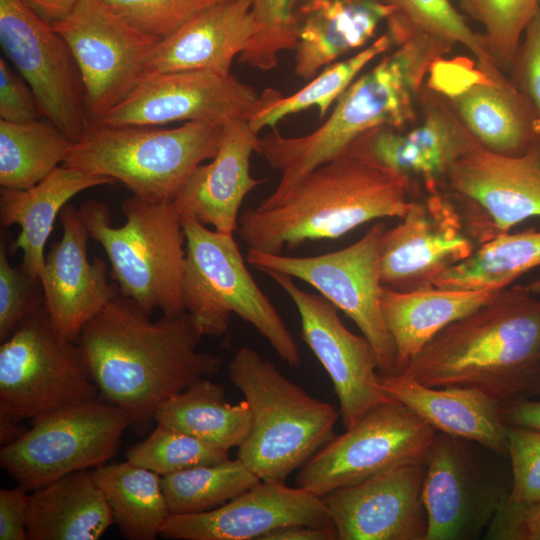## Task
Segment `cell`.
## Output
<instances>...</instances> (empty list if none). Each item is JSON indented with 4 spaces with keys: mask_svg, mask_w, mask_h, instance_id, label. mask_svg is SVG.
I'll list each match as a JSON object with an SVG mask.
<instances>
[{
    "mask_svg": "<svg viewBox=\"0 0 540 540\" xmlns=\"http://www.w3.org/2000/svg\"><path fill=\"white\" fill-rule=\"evenodd\" d=\"M203 336L187 311L154 321L118 293L77 343L101 397L127 412L131 428L144 434L162 403L221 368L219 357L198 351Z\"/></svg>",
    "mask_w": 540,
    "mask_h": 540,
    "instance_id": "6da1fadb",
    "label": "cell"
},
{
    "mask_svg": "<svg viewBox=\"0 0 540 540\" xmlns=\"http://www.w3.org/2000/svg\"><path fill=\"white\" fill-rule=\"evenodd\" d=\"M430 387H467L501 405L540 395V295L507 287L450 323L398 373Z\"/></svg>",
    "mask_w": 540,
    "mask_h": 540,
    "instance_id": "7a4b0ae2",
    "label": "cell"
},
{
    "mask_svg": "<svg viewBox=\"0 0 540 540\" xmlns=\"http://www.w3.org/2000/svg\"><path fill=\"white\" fill-rule=\"evenodd\" d=\"M439 58L431 42L410 38L360 73L338 98L330 116L313 132L288 137L273 130L259 137L256 153L280 173V181L258 206L277 203L310 172L342 156L368 130L413 125L427 78Z\"/></svg>",
    "mask_w": 540,
    "mask_h": 540,
    "instance_id": "3957f363",
    "label": "cell"
},
{
    "mask_svg": "<svg viewBox=\"0 0 540 540\" xmlns=\"http://www.w3.org/2000/svg\"><path fill=\"white\" fill-rule=\"evenodd\" d=\"M412 198L403 178L349 155L301 179L269 207L248 208L237 232L249 249L271 254L306 241L336 239L382 218H402Z\"/></svg>",
    "mask_w": 540,
    "mask_h": 540,
    "instance_id": "277c9868",
    "label": "cell"
},
{
    "mask_svg": "<svg viewBox=\"0 0 540 540\" xmlns=\"http://www.w3.org/2000/svg\"><path fill=\"white\" fill-rule=\"evenodd\" d=\"M228 374L251 411L237 458L262 481H285L335 436L336 408L312 397L254 349L240 347Z\"/></svg>",
    "mask_w": 540,
    "mask_h": 540,
    "instance_id": "5b68a950",
    "label": "cell"
},
{
    "mask_svg": "<svg viewBox=\"0 0 540 540\" xmlns=\"http://www.w3.org/2000/svg\"><path fill=\"white\" fill-rule=\"evenodd\" d=\"M90 237L104 249L119 293L152 314L185 312L186 237L173 202L132 195L122 203L126 221L112 226L109 206L88 200L78 208Z\"/></svg>",
    "mask_w": 540,
    "mask_h": 540,
    "instance_id": "8992f818",
    "label": "cell"
},
{
    "mask_svg": "<svg viewBox=\"0 0 540 540\" xmlns=\"http://www.w3.org/2000/svg\"><path fill=\"white\" fill-rule=\"evenodd\" d=\"M222 131L201 122L171 129L94 123L63 165L112 178L142 199L172 202L190 174L216 155Z\"/></svg>",
    "mask_w": 540,
    "mask_h": 540,
    "instance_id": "52a82bcc",
    "label": "cell"
},
{
    "mask_svg": "<svg viewBox=\"0 0 540 540\" xmlns=\"http://www.w3.org/2000/svg\"><path fill=\"white\" fill-rule=\"evenodd\" d=\"M181 217V216H180ZM186 237L183 302L205 335L227 332L232 314L250 323L292 367L298 345L282 317L249 272L234 234L181 217Z\"/></svg>",
    "mask_w": 540,
    "mask_h": 540,
    "instance_id": "ba28073f",
    "label": "cell"
},
{
    "mask_svg": "<svg viewBox=\"0 0 540 540\" xmlns=\"http://www.w3.org/2000/svg\"><path fill=\"white\" fill-rule=\"evenodd\" d=\"M0 344V417L32 421L98 398L77 341L58 330L44 305Z\"/></svg>",
    "mask_w": 540,
    "mask_h": 540,
    "instance_id": "9c48e42d",
    "label": "cell"
},
{
    "mask_svg": "<svg viewBox=\"0 0 540 540\" xmlns=\"http://www.w3.org/2000/svg\"><path fill=\"white\" fill-rule=\"evenodd\" d=\"M131 424L127 412L105 400L75 403L33 419L20 439L1 446L0 465L33 491L74 471L108 463Z\"/></svg>",
    "mask_w": 540,
    "mask_h": 540,
    "instance_id": "30bf717a",
    "label": "cell"
},
{
    "mask_svg": "<svg viewBox=\"0 0 540 540\" xmlns=\"http://www.w3.org/2000/svg\"><path fill=\"white\" fill-rule=\"evenodd\" d=\"M386 226L373 224L355 243L316 256L295 257L248 249L246 260L265 273L302 280L344 312L373 346L380 374L398 373L393 339L381 310L380 245Z\"/></svg>",
    "mask_w": 540,
    "mask_h": 540,
    "instance_id": "8fae6325",
    "label": "cell"
},
{
    "mask_svg": "<svg viewBox=\"0 0 540 540\" xmlns=\"http://www.w3.org/2000/svg\"><path fill=\"white\" fill-rule=\"evenodd\" d=\"M346 429L298 470V487L324 497L400 465L427 463L437 434L425 420L392 398L371 408Z\"/></svg>",
    "mask_w": 540,
    "mask_h": 540,
    "instance_id": "7c38bea8",
    "label": "cell"
},
{
    "mask_svg": "<svg viewBox=\"0 0 540 540\" xmlns=\"http://www.w3.org/2000/svg\"><path fill=\"white\" fill-rule=\"evenodd\" d=\"M53 26L70 46L79 66L90 124L100 121L135 88L159 41L104 0H79Z\"/></svg>",
    "mask_w": 540,
    "mask_h": 540,
    "instance_id": "4fadbf2b",
    "label": "cell"
},
{
    "mask_svg": "<svg viewBox=\"0 0 540 540\" xmlns=\"http://www.w3.org/2000/svg\"><path fill=\"white\" fill-rule=\"evenodd\" d=\"M0 43L42 115L78 141L90 123L81 72L63 36L22 0H0Z\"/></svg>",
    "mask_w": 540,
    "mask_h": 540,
    "instance_id": "5bb4252c",
    "label": "cell"
},
{
    "mask_svg": "<svg viewBox=\"0 0 540 540\" xmlns=\"http://www.w3.org/2000/svg\"><path fill=\"white\" fill-rule=\"evenodd\" d=\"M421 119L406 128L378 126L346 149L349 155L405 179L412 197L447 190L454 164L479 146L446 98L426 82L420 98Z\"/></svg>",
    "mask_w": 540,
    "mask_h": 540,
    "instance_id": "9a60e30c",
    "label": "cell"
},
{
    "mask_svg": "<svg viewBox=\"0 0 540 540\" xmlns=\"http://www.w3.org/2000/svg\"><path fill=\"white\" fill-rule=\"evenodd\" d=\"M446 188L477 245L540 217V142L520 156L479 145L454 164Z\"/></svg>",
    "mask_w": 540,
    "mask_h": 540,
    "instance_id": "2e32d148",
    "label": "cell"
},
{
    "mask_svg": "<svg viewBox=\"0 0 540 540\" xmlns=\"http://www.w3.org/2000/svg\"><path fill=\"white\" fill-rule=\"evenodd\" d=\"M259 104L257 91L231 73L153 72L145 74L130 94L97 123L111 126H162L173 122L223 125L236 117L249 119Z\"/></svg>",
    "mask_w": 540,
    "mask_h": 540,
    "instance_id": "e0dca14e",
    "label": "cell"
},
{
    "mask_svg": "<svg viewBox=\"0 0 540 540\" xmlns=\"http://www.w3.org/2000/svg\"><path fill=\"white\" fill-rule=\"evenodd\" d=\"M265 274L296 306L302 339L331 379L344 426H352L371 408L390 400L379 387L378 359L369 340L352 333L340 319L338 309L321 294L305 291L287 274Z\"/></svg>",
    "mask_w": 540,
    "mask_h": 540,
    "instance_id": "ac0fdd59",
    "label": "cell"
},
{
    "mask_svg": "<svg viewBox=\"0 0 540 540\" xmlns=\"http://www.w3.org/2000/svg\"><path fill=\"white\" fill-rule=\"evenodd\" d=\"M400 220L384 231L380 245L381 281L391 289L430 285L477 247L447 190L412 197Z\"/></svg>",
    "mask_w": 540,
    "mask_h": 540,
    "instance_id": "d6986e66",
    "label": "cell"
},
{
    "mask_svg": "<svg viewBox=\"0 0 540 540\" xmlns=\"http://www.w3.org/2000/svg\"><path fill=\"white\" fill-rule=\"evenodd\" d=\"M426 465H400L322 497L337 539L425 540Z\"/></svg>",
    "mask_w": 540,
    "mask_h": 540,
    "instance_id": "ffe728a7",
    "label": "cell"
},
{
    "mask_svg": "<svg viewBox=\"0 0 540 540\" xmlns=\"http://www.w3.org/2000/svg\"><path fill=\"white\" fill-rule=\"evenodd\" d=\"M293 524H333L322 497L285 481H260L226 504L200 513L170 514L160 536L173 540H260Z\"/></svg>",
    "mask_w": 540,
    "mask_h": 540,
    "instance_id": "44dd1931",
    "label": "cell"
},
{
    "mask_svg": "<svg viewBox=\"0 0 540 540\" xmlns=\"http://www.w3.org/2000/svg\"><path fill=\"white\" fill-rule=\"evenodd\" d=\"M63 233L45 256L40 281L44 306L55 326L77 341L83 327L118 293L108 282L106 263L88 259L89 231L79 209L66 204L61 210Z\"/></svg>",
    "mask_w": 540,
    "mask_h": 540,
    "instance_id": "7402d4cb",
    "label": "cell"
},
{
    "mask_svg": "<svg viewBox=\"0 0 540 540\" xmlns=\"http://www.w3.org/2000/svg\"><path fill=\"white\" fill-rule=\"evenodd\" d=\"M258 139L248 119L227 120L216 155L190 174L172 201L179 215L234 234L244 198L264 182L250 173V157Z\"/></svg>",
    "mask_w": 540,
    "mask_h": 540,
    "instance_id": "603a6c76",
    "label": "cell"
},
{
    "mask_svg": "<svg viewBox=\"0 0 540 540\" xmlns=\"http://www.w3.org/2000/svg\"><path fill=\"white\" fill-rule=\"evenodd\" d=\"M257 31L251 0L221 1L159 40L145 74L184 70L229 74L234 58L246 50Z\"/></svg>",
    "mask_w": 540,
    "mask_h": 540,
    "instance_id": "cb8c5ba5",
    "label": "cell"
},
{
    "mask_svg": "<svg viewBox=\"0 0 540 540\" xmlns=\"http://www.w3.org/2000/svg\"><path fill=\"white\" fill-rule=\"evenodd\" d=\"M392 13L385 0H299L292 17L295 75L310 81L321 68L362 50Z\"/></svg>",
    "mask_w": 540,
    "mask_h": 540,
    "instance_id": "d4e9b609",
    "label": "cell"
},
{
    "mask_svg": "<svg viewBox=\"0 0 540 540\" xmlns=\"http://www.w3.org/2000/svg\"><path fill=\"white\" fill-rule=\"evenodd\" d=\"M442 95L471 136L490 152L520 156L540 142L532 104L505 75L489 78L480 72Z\"/></svg>",
    "mask_w": 540,
    "mask_h": 540,
    "instance_id": "484cf974",
    "label": "cell"
},
{
    "mask_svg": "<svg viewBox=\"0 0 540 540\" xmlns=\"http://www.w3.org/2000/svg\"><path fill=\"white\" fill-rule=\"evenodd\" d=\"M379 387L437 432L496 452L507 451L508 425L501 404L483 392L467 387H430L403 374H379Z\"/></svg>",
    "mask_w": 540,
    "mask_h": 540,
    "instance_id": "4316f807",
    "label": "cell"
},
{
    "mask_svg": "<svg viewBox=\"0 0 540 540\" xmlns=\"http://www.w3.org/2000/svg\"><path fill=\"white\" fill-rule=\"evenodd\" d=\"M114 182L112 178L62 164L30 188L1 187L0 224L2 227H20L19 235L11 244V251L21 250L23 253L20 267L30 276L40 279L45 263V245L63 207L82 191Z\"/></svg>",
    "mask_w": 540,
    "mask_h": 540,
    "instance_id": "83f0119b",
    "label": "cell"
},
{
    "mask_svg": "<svg viewBox=\"0 0 540 540\" xmlns=\"http://www.w3.org/2000/svg\"><path fill=\"white\" fill-rule=\"evenodd\" d=\"M498 293L444 289L432 284L405 292L383 286L381 310L395 345L398 373L440 330Z\"/></svg>",
    "mask_w": 540,
    "mask_h": 540,
    "instance_id": "f1b7e54d",
    "label": "cell"
},
{
    "mask_svg": "<svg viewBox=\"0 0 540 540\" xmlns=\"http://www.w3.org/2000/svg\"><path fill=\"white\" fill-rule=\"evenodd\" d=\"M113 523L91 470L74 471L30 494L28 540H97Z\"/></svg>",
    "mask_w": 540,
    "mask_h": 540,
    "instance_id": "f546056e",
    "label": "cell"
},
{
    "mask_svg": "<svg viewBox=\"0 0 540 540\" xmlns=\"http://www.w3.org/2000/svg\"><path fill=\"white\" fill-rule=\"evenodd\" d=\"M463 439L437 432L431 447L422 497L427 515L425 540H452L469 530L476 486Z\"/></svg>",
    "mask_w": 540,
    "mask_h": 540,
    "instance_id": "4dcf8cb0",
    "label": "cell"
},
{
    "mask_svg": "<svg viewBox=\"0 0 540 540\" xmlns=\"http://www.w3.org/2000/svg\"><path fill=\"white\" fill-rule=\"evenodd\" d=\"M154 421L229 451L247 437L251 411L246 400L231 404L222 385L202 378L162 403Z\"/></svg>",
    "mask_w": 540,
    "mask_h": 540,
    "instance_id": "1f68e13d",
    "label": "cell"
},
{
    "mask_svg": "<svg viewBox=\"0 0 540 540\" xmlns=\"http://www.w3.org/2000/svg\"><path fill=\"white\" fill-rule=\"evenodd\" d=\"M91 472L124 538L154 540L160 536L171 514L160 475L127 460L105 463Z\"/></svg>",
    "mask_w": 540,
    "mask_h": 540,
    "instance_id": "d6a6232c",
    "label": "cell"
},
{
    "mask_svg": "<svg viewBox=\"0 0 540 540\" xmlns=\"http://www.w3.org/2000/svg\"><path fill=\"white\" fill-rule=\"evenodd\" d=\"M540 267V230L506 232L483 242L464 260L440 273L432 285L453 290L500 291Z\"/></svg>",
    "mask_w": 540,
    "mask_h": 540,
    "instance_id": "836d02e7",
    "label": "cell"
},
{
    "mask_svg": "<svg viewBox=\"0 0 540 540\" xmlns=\"http://www.w3.org/2000/svg\"><path fill=\"white\" fill-rule=\"evenodd\" d=\"M393 47L392 38L385 32L348 58L325 66L305 87L289 96L283 97L277 90L266 89L260 95L257 110L248 119L251 129L258 134L265 127L274 128L285 117L311 107L318 108L319 118L323 120L332 104L362 70Z\"/></svg>",
    "mask_w": 540,
    "mask_h": 540,
    "instance_id": "e575fe53",
    "label": "cell"
},
{
    "mask_svg": "<svg viewBox=\"0 0 540 540\" xmlns=\"http://www.w3.org/2000/svg\"><path fill=\"white\" fill-rule=\"evenodd\" d=\"M73 142L51 122L0 119V185L27 189L64 163Z\"/></svg>",
    "mask_w": 540,
    "mask_h": 540,
    "instance_id": "d590c367",
    "label": "cell"
},
{
    "mask_svg": "<svg viewBox=\"0 0 540 540\" xmlns=\"http://www.w3.org/2000/svg\"><path fill=\"white\" fill-rule=\"evenodd\" d=\"M393 8L386 20L387 33L395 44L413 32L465 47L476 60L477 69L489 78L504 73L492 56L484 34L473 31L450 0H385Z\"/></svg>",
    "mask_w": 540,
    "mask_h": 540,
    "instance_id": "8d00e7d4",
    "label": "cell"
},
{
    "mask_svg": "<svg viewBox=\"0 0 540 540\" xmlns=\"http://www.w3.org/2000/svg\"><path fill=\"white\" fill-rule=\"evenodd\" d=\"M171 514L218 508L256 486L261 479L239 458L197 466L162 477Z\"/></svg>",
    "mask_w": 540,
    "mask_h": 540,
    "instance_id": "74e56055",
    "label": "cell"
},
{
    "mask_svg": "<svg viewBox=\"0 0 540 540\" xmlns=\"http://www.w3.org/2000/svg\"><path fill=\"white\" fill-rule=\"evenodd\" d=\"M228 451L184 432L157 424L143 441L129 447L126 460L161 477L197 466L227 461Z\"/></svg>",
    "mask_w": 540,
    "mask_h": 540,
    "instance_id": "f35d334b",
    "label": "cell"
},
{
    "mask_svg": "<svg viewBox=\"0 0 540 540\" xmlns=\"http://www.w3.org/2000/svg\"><path fill=\"white\" fill-rule=\"evenodd\" d=\"M538 1L458 0L464 12L483 26L488 48L502 70L510 69Z\"/></svg>",
    "mask_w": 540,
    "mask_h": 540,
    "instance_id": "ab89813d",
    "label": "cell"
},
{
    "mask_svg": "<svg viewBox=\"0 0 540 540\" xmlns=\"http://www.w3.org/2000/svg\"><path fill=\"white\" fill-rule=\"evenodd\" d=\"M299 0H251L258 23L257 34L239 55V61L250 67L269 71L284 50L296 44L292 17Z\"/></svg>",
    "mask_w": 540,
    "mask_h": 540,
    "instance_id": "60d3db41",
    "label": "cell"
},
{
    "mask_svg": "<svg viewBox=\"0 0 540 540\" xmlns=\"http://www.w3.org/2000/svg\"><path fill=\"white\" fill-rule=\"evenodd\" d=\"M145 33L161 40L193 16L224 0H104Z\"/></svg>",
    "mask_w": 540,
    "mask_h": 540,
    "instance_id": "b9f144b4",
    "label": "cell"
},
{
    "mask_svg": "<svg viewBox=\"0 0 540 540\" xmlns=\"http://www.w3.org/2000/svg\"><path fill=\"white\" fill-rule=\"evenodd\" d=\"M44 305L40 279L14 267L5 237L0 243V343L33 311Z\"/></svg>",
    "mask_w": 540,
    "mask_h": 540,
    "instance_id": "7bdbcfd3",
    "label": "cell"
},
{
    "mask_svg": "<svg viewBox=\"0 0 540 540\" xmlns=\"http://www.w3.org/2000/svg\"><path fill=\"white\" fill-rule=\"evenodd\" d=\"M513 484L510 493L501 498L508 506L540 501V430L508 425L507 451Z\"/></svg>",
    "mask_w": 540,
    "mask_h": 540,
    "instance_id": "ee69618b",
    "label": "cell"
},
{
    "mask_svg": "<svg viewBox=\"0 0 540 540\" xmlns=\"http://www.w3.org/2000/svg\"><path fill=\"white\" fill-rule=\"evenodd\" d=\"M509 70L510 80L530 101L540 122V8L526 26Z\"/></svg>",
    "mask_w": 540,
    "mask_h": 540,
    "instance_id": "f6af8a7d",
    "label": "cell"
},
{
    "mask_svg": "<svg viewBox=\"0 0 540 540\" xmlns=\"http://www.w3.org/2000/svg\"><path fill=\"white\" fill-rule=\"evenodd\" d=\"M42 115L37 99L23 77L0 58V119L9 122L38 120Z\"/></svg>",
    "mask_w": 540,
    "mask_h": 540,
    "instance_id": "bcb514c9",
    "label": "cell"
},
{
    "mask_svg": "<svg viewBox=\"0 0 540 540\" xmlns=\"http://www.w3.org/2000/svg\"><path fill=\"white\" fill-rule=\"evenodd\" d=\"M487 535L492 539L540 540V501L508 506L500 499Z\"/></svg>",
    "mask_w": 540,
    "mask_h": 540,
    "instance_id": "7dc6e473",
    "label": "cell"
},
{
    "mask_svg": "<svg viewBox=\"0 0 540 540\" xmlns=\"http://www.w3.org/2000/svg\"><path fill=\"white\" fill-rule=\"evenodd\" d=\"M29 490L18 484L0 490V540H27Z\"/></svg>",
    "mask_w": 540,
    "mask_h": 540,
    "instance_id": "c3c4849f",
    "label": "cell"
},
{
    "mask_svg": "<svg viewBox=\"0 0 540 540\" xmlns=\"http://www.w3.org/2000/svg\"><path fill=\"white\" fill-rule=\"evenodd\" d=\"M337 533L333 524L306 525L293 524L272 530L260 540H336Z\"/></svg>",
    "mask_w": 540,
    "mask_h": 540,
    "instance_id": "681fc988",
    "label": "cell"
},
{
    "mask_svg": "<svg viewBox=\"0 0 540 540\" xmlns=\"http://www.w3.org/2000/svg\"><path fill=\"white\" fill-rule=\"evenodd\" d=\"M507 425L530 427L540 430V401L523 399L501 405Z\"/></svg>",
    "mask_w": 540,
    "mask_h": 540,
    "instance_id": "f907efd6",
    "label": "cell"
},
{
    "mask_svg": "<svg viewBox=\"0 0 540 540\" xmlns=\"http://www.w3.org/2000/svg\"><path fill=\"white\" fill-rule=\"evenodd\" d=\"M37 14L50 23L66 17L79 0H22Z\"/></svg>",
    "mask_w": 540,
    "mask_h": 540,
    "instance_id": "816d5d0a",
    "label": "cell"
},
{
    "mask_svg": "<svg viewBox=\"0 0 540 540\" xmlns=\"http://www.w3.org/2000/svg\"><path fill=\"white\" fill-rule=\"evenodd\" d=\"M28 430L19 421L0 417V443L1 446L9 445L20 439Z\"/></svg>",
    "mask_w": 540,
    "mask_h": 540,
    "instance_id": "f5cc1de1",
    "label": "cell"
},
{
    "mask_svg": "<svg viewBox=\"0 0 540 540\" xmlns=\"http://www.w3.org/2000/svg\"><path fill=\"white\" fill-rule=\"evenodd\" d=\"M533 293L540 295V280H534L526 285Z\"/></svg>",
    "mask_w": 540,
    "mask_h": 540,
    "instance_id": "db71d44e",
    "label": "cell"
},
{
    "mask_svg": "<svg viewBox=\"0 0 540 540\" xmlns=\"http://www.w3.org/2000/svg\"><path fill=\"white\" fill-rule=\"evenodd\" d=\"M538 5H539V8H540V0L538 1Z\"/></svg>",
    "mask_w": 540,
    "mask_h": 540,
    "instance_id": "11a10c76",
    "label": "cell"
},
{
    "mask_svg": "<svg viewBox=\"0 0 540 540\" xmlns=\"http://www.w3.org/2000/svg\"><path fill=\"white\" fill-rule=\"evenodd\" d=\"M539 280H540V278H539Z\"/></svg>",
    "mask_w": 540,
    "mask_h": 540,
    "instance_id": "9f6ffc18",
    "label": "cell"
}]
</instances>
